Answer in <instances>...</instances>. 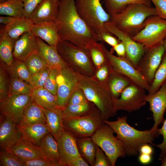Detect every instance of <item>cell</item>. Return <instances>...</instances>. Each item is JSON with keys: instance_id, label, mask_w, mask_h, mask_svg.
Listing matches in <instances>:
<instances>
[{"instance_id": "obj_58", "label": "cell", "mask_w": 166, "mask_h": 166, "mask_svg": "<svg viewBox=\"0 0 166 166\" xmlns=\"http://www.w3.org/2000/svg\"><path fill=\"white\" fill-rule=\"evenodd\" d=\"M160 160L161 166H166V156Z\"/></svg>"}, {"instance_id": "obj_7", "label": "cell", "mask_w": 166, "mask_h": 166, "mask_svg": "<svg viewBox=\"0 0 166 166\" xmlns=\"http://www.w3.org/2000/svg\"><path fill=\"white\" fill-rule=\"evenodd\" d=\"M113 130L107 124L102 122L91 136L93 140L109 158L112 166H115L117 159L126 155L123 143L114 135Z\"/></svg>"}, {"instance_id": "obj_31", "label": "cell", "mask_w": 166, "mask_h": 166, "mask_svg": "<svg viewBox=\"0 0 166 166\" xmlns=\"http://www.w3.org/2000/svg\"><path fill=\"white\" fill-rule=\"evenodd\" d=\"M31 96L32 101L43 108L49 109L59 106L56 95L44 87L33 90Z\"/></svg>"}, {"instance_id": "obj_27", "label": "cell", "mask_w": 166, "mask_h": 166, "mask_svg": "<svg viewBox=\"0 0 166 166\" xmlns=\"http://www.w3.org/2000/svg\"><path fill=\"white\" fill-rule=\"evenodd\" d=\"M39 146L45 153L47 160L55 166H63L58 153L57 142L50 132L42 138Z\"/></svg>"}, {"instance_id": "obj_20", "label": "cell", "mask_w": 166, "mask_h": 166, "mask_svg": "<svg viewBox=\"0 0 166 166\" xmlns=\"http://www.w3.org/2000/svg\"><path fill=\"white\" fill-rule=\"evenodd\" d=\"M35 53H38L36 37L31 32L24 33L15 42L13 53L14 58L25 61Z\"/></svg>"}, {"instance_id": "obj_17", "label": "cell", "mask_w": 166, "mask_h": 166, "mask_svg": "<svg viewBox=\"0 0 166 166\" xmlns=\"http://www.w3.org/2000/svg\"><path fill=\"white\" fill-rule=\"evenodd\" d=\"M75 137L65 130L56 140L58 153L63 166L81 156L78 150Z\"/></svg>"}, {"instance_id": "obj_41", "label": "cell", "mask_w": 166, "mask_h": 166, "mask_svg": "<svg viewBox=\"0 0 166 166\" xmlns=\"http://www.w3.org/2000/svg\"><path fill=\"white\" fill-rule=\"evenodd\" d=\"M9 75L7 66L1 61L0 62V101L9 95Z\"/></svg>"}, {"instance_id": "obj_45", "label": "cell", "mask_w": 166, "mask_h": 166, "mask_svg": "<svg viewBox=\"0 0 166 166\" xmlns=\"http://www.w3.org/2000/svg\"><path fill=\"white\" fill-rule=\"evenodd\" d=\"M58 71L56 69H50L44 86L45 89L55 95H56L57 89V77Z\"/></svg>"}, {"instance_id": "obj_28", "label": "cell", "mask_w": 166, "mask_h": 166, "mask_svg": "<svg viewBox=\"0 0 166 166\" xmlns=\"http://www.w3.org/2000/svg\"><path fill=\"white\" fill-rule=\"evenodd\" d=\"M36 123L46 124V120L43 108L32 101L25 110L18 124L24 125Z\"/></svg>"}, {"instance_id": "obj_10", "label": "cell", "mask_w": 166, "mask_h": 166, "mask_svg": "<svg viewBox=\"0 0 166 166\" xmlns=\"http://www.w3.org/2000/svg\"><path fill=\"white\" fill-rule=\"evenodd\" d=\"M145 90L134 82L132 83L123 91L118 98L114 97L117 111L131 113L139 110L147 102Z\"/></svg>"}, {"instance_id": "obj_42", "label": "cell", "mask_w": 166, "mask_h": 166, "mask_svg": "<svg viewBox=\"0 0 166 166\" xmlns=\"http://www.w3.org/2000/svg\"><path fill=\"white\" fill-rule=\"evenodd\" d=\"M50 68L47 67L32 75L29 83L33 90L44 87Z\"/></svg>"}, {"instance_id": "obj_46", "label": "cell", "mask_w": 166, "mask_h": 166, "mask_svg": "<svg viewBox=\"0 0 166 166\" xmlns=\"http://www.w3.org/2000/svg\"><path fill=\"white\" fill-rule=\"evenodd\" d=\"M88 101L83 91L78 86L69 97L67 105L83 104Z\"/></svg>"}, {"instance_id": "obj_36", "label": "cell", "mask_w": 166, "mask_h": 166, "mask_svg": "<svg viewBox=\"0 0 166 166\" xmlns=\"http://www.w3.org/2000/svg\"><path fill=\"white\" fill-rule=\"evenodd\" d=\"M0 14L17 18H23L24 8L21 0H7L0 3Z\"/></svg>"}, {"instance_id": "obj_15", "label": "cell", "mask_w": 166, "mask_h": 166, "mask_svg": "<svg viewBox=\"0 0 166 166\" xmlns=\"http://www.w3.org/2000/svg\"><path fill=\"white\" fill-rule=\"evenodd\" d=\"M165 53L163 44L147 50L137 66L136 69L150 84L153 80Z\"/></svg>"}, {"instance_id": "obj_52", "label": "cell", "mask_w": 166, "mask_h": 166, "mask_svg": "<svg viewBox=\"0 0 166 166\" xmlns=\"http://www.w3.org/2000/svg\"><path fill=\"white\" fill-rule=\"evenodd\" d=\"M101 39L102 42H105L112 47L120 42L119 39H117L109 32L104 34L102 36Z\"/></svg>"}, {"instance_id": "obj_47", "label": "cell", "mask_w": 166, "mask_h": 166, "mask_svg": "<svg viewBox=\"0 0 166 166\" xmlns=\"http://www.w3.org/2000/svg\"><path fill=\"white\" fill-rule=\"evenodd\" d=\"M163 123L162 126L157 129L158 135H161L163 136V141L161 143L159 144H152L160 149V153L159 156V160H160L166 156V118L164 119Z\"/></svg>"}, {"instance_id": "obj_38", "label": "cell", "mask_w": 166, "mask_h": 166, "mask_svg": "<svg viewBox=\"0 0 166 166\" xmlns=\"http://www.w3.org/2000/svg\"><path fill=\"white\" fill-rule=\"evenodd\" d=\"M9 94H18L31 95L33 89L30 84L19 78L9 74Z\"/></svg>"}, {"instance_id": "obj_23", "label": "cell", "mask_w": 166, "mask_h": 166, "mask_svg": "<svg viewBox=\"0 0 166 166\" xmlns=\"http://www.w3.org/2000/svg\"><path fill=\"white\" fill-rule=\"evenodd\" d=\"M31 31L35 37L40 38L49 45L57 46L60 41L56 22L34 24Z\"/></svg>"}, {"instance_id": "obj_16", "label": "cell", "mask_w": 166, "mask_h": 166, "mask_svg": "<svg viewBox=\"0 0 166 166\" xmlns=\"http://www.w3.org/2000/svg\"><path fill=\"white\" fill-rule=\"evenodd\" d=\"M146 100L149 103L150 109L153 115L154 124L151 128L157 132L159 125L164 120V115L166 110V83L154 94L146 95Z\"/></svg>"}, {"instance_id": "obj_59", "label": "cell", "mask_w": 166, "mask_h": 166, "mask_svg": "<svg viewBox=\"0 0 166 166\" xmlns=\"http://www.w3.org/2000/svg\"><path fill=\"white\" fill-rule=\"evenodd\" d=\"M163 45L165 53H166V38L164 41Z\"/></svg>"}, {"instance_id": "obj_61", "label": "cell", "mask_w": 166, "mask_h": 166, "mask_svg": "<svg viewBox=\"0 0 166 166\" xmlns=\"http://www.w3.org/2000/svg\"><path fill=\"white\" fill-rule=\"evenodd\" d=\"M58 0V1H60L61 0Z\"/></svg>"}, {"instance_id": "obj_57", "label": "cell", "mask_w": 166, "mask_h": 166, "mask_svg": "<svg viewBox=\"0 0 166 166\" xmlns=\"http://www.w3.org/2000/svg\"><path fill=\"white\" fill-rule=\"evenodd\" d=\"M18 18L9 16L0 17V23L5 25L12 22Z\"/></svg>"}, {"instance_id": "obj_18", "label": "cell", "mask_w": 166, "mask_h": 166, "mask_svg": "<svg viewBox=\"0 0 166 166\" xmlns=\"http://www.w3.org/2000/svg\"><path fill=\"white\" fill-rule=\"evenodd\" d=\"M59 1L43 0L32 13L29 18L35 24L56 22L59 11Z\"/></svg>"}, {"instance_id": "obj_33", "label": "cell", "mask_w": 166, "mask_h": 166, "mask_svg": "<svg viewBox=\"0 0 166 166\" xmlns=\"http://www.w3.org/2000/svg\"><path fill=\"white\" fill-rule=\"evenodd\" d=\"M97 108L94 104L89 101L83 104L68 105L63 110V119L86 115Z\"/></svg>"}, {"instance_id": "obj_11", "label": "cell", "mask_w": 166, "mask_h": 166, "mask_svg": "<svg viewBox=\"0 0 166 166\" xmlns=\"http://www.w3.org/2000/svg\"><path fill=\"white\" fill-rule=\"evenodd\" d=\"M105 50L107 59L114 71L124 75L134 83L148 91L150 84L126 57L115 56L105 47Z\"/></svg>"}, {"instance_id": "obj_50", "label": "cell", "mask_w": 166, "mask_h": 166, "mask_svg": "<svg viewBox=\"0 0 166 166\" xmlns=\"http://www.w3.org/2000/svg\"><path fill=\"white\" fill-rule=\"evenodd\" d=\"M19 159L23 166H55L52 163L44 158H37L29 159Z\"/></svg>"}, {"instance_id": "obj_44", "label": "cell", "mask_w": 166, "mask_h": 166, "mask_svg": "<svg viewBox=\"0 0 166 166\" xmlns=\"http://www.w3.org/2000/svg\"><path fill=\"white\" fill-rule=\"evenodd\" d=\"M113 70L108 60L96 69L93 77L98 81L107 84L109 76Z\"/></svg>"}, {"instance_id": "obj_2", "label": "cell", "mask_w": 166, "mask_h": 166, "mask_svg": "<svg viewBox=\"0 0 166 166\" xmlns=\"http://www.w3.org/2000/svg\"><path fill=\"white\" fill-rule=\"evenodd\" d=\"M126 116L119 117L115 121H104L103 122L109 125L116 134V137L125 147L126 155L135 156L138 155L141 147L144 144L151 143L158 135L151 128L149 130L140 131L131 126L127 122Z\"/></svg>"}, {"instance_id": "obj_5", "label": "cell", "mask_w": 166, "mask_h": 166, "mask_svg": "<svg viewBox=\"0 0 166 166\" xmlns=\"http://www.w3.org/2000/svg\"><path fill=\"white\" fill-rule=\"evenodd\" d=\"M57 47L61 57L76 73L93 77L96 69L87 46L60 40Z\"/></svg>"}, {"instance_id": "obj_48", "label": "cell", "mask_w": 166, "mask_h": 166, "mask_svg": "<svg viewBox=\"0 0 166 166\" xmlns=\"http://www.w3.org/2000/svg\"><path fill=\"white\" fill-rule=\"evenodd\" d=\"M94 166H112L109 158L97 145Z\"/></svg>"}, {"instance_id": "obj_39", "label": "cell", "mask_w": 166, "mask_h": 166, "mask_svg": "<svg viewBox=\"0 0 166 166\" xmlns=\"http://www.w3.org/2000/svg\"><path fill=\"white\" fill-rule=\"evenodd\" d=\"M9 74L29 82L31 75L24 61L14 59L10 65L7 66Z\"/></svg>"}, {"instance_id": "obj_29", "label": "cell", "mask_w": 166, "mask_h": 166, "mask_svg": "<svg viewBox=\"0 0 166 166\" xmlns=\"http://www.w3.org/2000/svg\"><path fill=\"white\" fill-rule=\"evenodd\" d=\"M132 82L126 76L113 70L109 76L107 84L112 96L118 98L123 91Z\"/></svg>"}, {"instance_id": "obj_24", "label": "cell", "mask_w": 166, "mask_h": 166, "mask_svg": "<svg viewBox=\"0 0 166 166\" xmlns=\"http://www.w3.org/2000/svg\"><path fill=\"white\" fill-rule=\"evenodd\" d=\"M42 108L45 114L46 124L50 132L56 141L65 130L63 124L64 108L59 106L49 109Z\"/></svg>"}, {"instance_id": "obj_8", "label": "cell", "mask_w": 166, "mask_h": 166, "mask_svg": "<svg viewBox=\"0 0 166 166\" xmlns=\"http://www.w3.org/2000/svg\"><path fill=\"white\" fill-rule=\"evenodd\" d=\"M166 38V19L157 15L148 17L144 28L132 37L136 42L143 45L145 51L163 44Z\"/></svg>"}, {"instance_id": "obj_53", "label": "cell", "mask_w": 166, "mask_h": 166, "mask_svg": "<svg viewBox=\"0 0 166 166\" xmlns=\"http://www.w3.org/2000/svg\"><path fill=\"white\" fill-rule=\"evenodd\" d=\"M113 49L115 51L118 57H126V48L124 44L121 42L120 41L117 45L113 47Z\"/></svg>"}, {"instance_id": "obj_56", "label": "cell", "mask_w": 166, "mask_h": 166, "mask_svg": "<svg viewBox=\"0 0 166 166\" xmlns=\"http://www.w3.org/2000/svg\"><path fill=\"white\" fill-rule=\"evenodd\" d=\"M153 152V149L152 147L148 144L142 145L140 147L139 153L150 155H152Z\"/></svg>"}, {"instance_id": "obj_54", "label": "cell", "mask_w": 166, "mask_h": 166, "mask_svg": "<svg viewBox=\"0 0 166 166\" xmlns=\"http://www.w3.org/2000/svg\"><path fill=\"white\" fill-rule=\"evenodd\" d=\"M68 166H89V164L85 161L81 156L79 157L69 163Z\"/></svg>"}, {"instance_id": "obj_9", "label": "cell", "mask_w": 166, "mask_h": 166, "mask_svg": "<svg viewBox=\"0 0 166 166\" xmlns=\"http://www.w3.org/2000/svg\"><path fill=\"white\" fill-rule=\"evenodd\" d=\"M103 122L100 111L97 108L90 114L63 119L64 129L76 138L90 137Z\"/></svg>"}, {"instance_id": "obj_30", "label": "cell", "mask_w": 166, "mask_h": 166, "mask_svg": "<svg viewBox=\"0 0 166 166\" xmlns=\"http://www.w3.org/2000/svg\"><path fill=\"white\" fill-rule=\"evenodd\" d=\"M33 24L30 18H18L10 23L5 25L4 28L8 35L17 41L24 33L31 32V28Z\"/></svg>"}, {"instance_id": "obj_12", "label": "cell", "mask_w": 166, "mask_h": 166, "mask_svg": "<svg viewBox=\"0 0 166 166\" xmlns=\"http://www.w3.org/2000/svg\"><path fill=\"white\" fill-rule=\"evenodd\" d=\"M32 101L30 96L10 94L0 101V111L2 116L19 124L24 112Z\"/></svg>"}, {"instance_id": "obj_34", "label": "cell", "mask_w": 166, "mask_h": 166, "mask_svg": "<svg viewBox=\"0 0 166 166\" xmlns=\"http://www.w3.org/2000/svg\"><path fill=\"white\" fill-rule=\"evenodd\" d=\"M106 11L110 15L118 13L128 5L133 3H140L151 6L150 0H105Z\"/></svg>"}, {"instance_id": "obj_22", "label": "cell", "mask_w": 166, "mask_h": 166, "mask_svg": "<svg viewBox=\"0 0 166 166\" xmlns=\"http://www.w3.org/2000/svg\"><path fill=\"white\" fill-rule=\"evenodd\" d=\"M8 150L20 159L42 158L47 159L45 153L39 146L35 145L22 136L17 142Z\"/></svg>"}, {"instance_id": "obj_21", "label": "cell", "mask_w": 166, "mask_h": 166, "mask_svg": "<svg viewBox=\"0 0 166 166\" xmlns=\"http://www.w3.org/2000/svg\"><path fill=\"white\" fill-rule=\"evenodd\" d=\"M3 117L0 124V147L1 150H8L17 142L21 136L16 124L10 119Z\"/></svg>"}, {"instance_id": "obj_13", "label": "cell", "mask_w": 166, "mask_h": 166, "mask_svg": "<svg viewBox=\"0 0 166 166\" xmlns=\"http://www.w3.org/2000/svg\"><path fill=\"white\" fill-rule=\"evenodd\" d=\"M56 96L58 106L64 108L73 91L78 86L77 73L68 65L58 71L57 77Z\"/></svg>"}, {"instance_id": "obj_4", "label": "cell", "mask_w": 166, "mask_h": 166, "mask_svg": "<svg viewBox=\"0 0 166 166\" xmlns=\"http://www.w3.org/2000/svg\"><path fill=\"white\" fill-rule=\"evenodd\" d=\"M156 15L155 7L140 3L128 5L121 12L110 15V21L132 37L144 27L146 19Z\"/></svg>"}, {"instance_id": "obj_6", "label": "cell", "mask_w": 166, "mask_h": 166, "mask_svg": "<svg viewBox=\"0 0 166 166\" xmlns=\"http://www.w3.org/2000/svg\"><path fill=\"white\" fill-rule=\"evenodd\" d=\"M75 3L79 16L101 40L102 35L108 32L104 25L110 21L111 16L103 7L101 0H75Z\"/></svg>"}, {"instance_id": "obj_40", "label": "cell", "mask_w": 166, "mask_h": 166, "mask_svg": "<svg viewBox=\"0 0 166 166\" xmlns=\"http://www.w3.org/2000/svg\"><path fill=\"white\" fill-rule=\"evenodd\" d=\"M24 61L31 76L45 68L49 67L46 62L38 53L31 55Z\"/></svg>"}, {"instance_id": "obj_51", "label": "cell", "mask_w": 166, "mask_h": 166, "mask_svg": "<svg viewBox=\"0 0 166 166\" xmlns=\"http://www.w3.org/2000/svg\"><path fill=\"white\" fill-rule=\"evenodd\" d=\"M154 5L156 15L166 19V0H150Z\"/></svg>"}, {"instance_id": "obj_25", "label": "cell", "mask_w": 166, "mask_h": 166, "mask_svg": "<svg viewBox=\"0 0 166 166\" xmlns=\"http://www.w3.org/2000/svg\"><path fill=\"white\" fill-rule=\"evenodd\" d=\"M16 125L22 136L38 146H39L42 138L50 132L45 124L36 123L24 125L18 124Z\"/></svg>"}, {"instance_id": "obj_37", "label": "cell", "mask_w": 166, "mask_h": 166, "mask_svg": "<svg viewBox=\"0 0 166 166\" xmlns=\"http://www.w3.org/2000/svg\"><path fill=\"white\" fill-rule=\"evenodd\" d=\"M166 83V53L164 54L161 63L156 70L153 80L150 85L148 95H152Z\"/></svg>"}, {"instance_id": "obj_3", "label": "cell", "mask_w": 166, "mask_h": 166, "mask_svg": "<svg viewBox=\"0 0 166 166\" xmlns=\"http://www.w3.org/2000/svg\"><path fill=\"white\" fill-rule=\"evenodd\" d=\"M77 74L78 86L83 91L88 100L93 103L100 111L103 121L115 116L117 111L114 97L107 84L101 83L93 77Z\"/></svg>"}, {"instance_id": "obj_26", "label": "cell", "mask_w": 166, "mask_h": 166, "mask_svg": "<svg viewBox=\"0 0 166 166\" xmlns=\"http://www.w3.org/2000/svg\"><path fill=\"white\" fill-rule=\"evenodd\" d=\"M16 41L7 34L4 26L0 30V58L7 66L10 65L14 58L13 53Z\"/></svg>"}, {"instance_id": "obj_1", "label": "cell", "mask_w": 166, "mask_h": 166, "mask_svg": "<svg viewBox=\"0 0 166 166\" xmlns=\"http://www.w3.org/2000/svg\"><path fill=\"white\" fill-rule=\"evenodd\" d=\"M56 22L61 41H68L84 46L92 42H102L77 13L75 0L59 1Z\"/></svg>"}, {"instance_id": "obj_35", "label": "cell", "mask_w": 166, "mask_h": 166, "mask_svg": "<svg viewBox=\"0 0 166 166\" xmlns=\"http://www.w3.org/2000/svg\"><path fill=\"white\" fill-rule=\"evenodd\" d=\"M105 46L99 42L94 41L87 45L96 70L108 61L105 50Z\"/></svg>"}, {"instance_id": "obj_32", "label": "cell", "mask_w": 166, "mask_h": 166, "mask_svg": "<svg viewBox=\"0 0 166 166\" xmlns=\"http://www.w3.org/2000/svg\"><path fill=\"white\" fill-rule=\"evenodd\" d=\"M77 147L83 156L91 166H94L97 145L90 137L76 138Z\"/></svg>"}, {"instance_id": "obj_43", "label": "cell", "mask_w": 166, "mask_h": 166, "mask_svg": "<svg viewBox=\"0 0 166 166\" xmlns=\"http://www.w3.org/2000/svg\"><path fill=\"white\" fill-rule=\"evenodd\" d=\"M0 161L2 166H23L19 158L8 149L1 151Z\"/></svg>"}, {"instance_id": "obj_60", "label": "cell", "mask_w": 166, "mask_h": 166, "mask_svg": "<svg viewBox=\"0 0 166 166\" xmlns=\"http://www.w3.org/2000/svg\"><path fill=\"white\" fill-rule=\"evenodd\" d=\"M7 0H0V3L5 2Z\"/></svg>"}, {"instance_id": "obj_14", "label": "cell", "mask_w": 166, "mask_h": 166, "mask_svg": "<svg viewBox=\"0 0 166 166\" xmlns=\"http://www.w3.org/2000/svg\"><path fill=\"white\" fill-rule=\"evenodd\" d=\"M104 26L108 32L115 36L123 43L126 48V57L136 68L145 52L143 45L134 40L131 37L119 30L110 21L106 22Z\"/></svg>"}, {"instance_id": "obj_19", "label": "cell", "mask_w": 166, "mask_h": 166, "mask_svg": "<svg viewBox=\"0 0 166 166\" xmlns=\"http://www.w3.org/2000/svg\"><path fill=\"white\" fill-rule=\"evenodd\" d=\"M38 54L46 62L50 69L58 71L69 65L61 57L57 46L46 43L40 38L36 37Z\"/></svg>"}, {"instance_id": "obj_55", "label": "cell", "mask_w": 166, "mask_h": 166, "mask_svg": "<svg viewBox=\"0 0 166 166\" xmlns=\"http://www.w3.org/2000/svg\"><path fill=\"white\" fill-rule=\"evenodd\" d=\"M152 160V155L140 153L138 157L139 162L143 165H147L151 162Z\"/></svg>"}, {"instance_id": "obj_49", "label": "cell", "mask_w": 166, "mask_h": 166, "mask_svg": "<svg viewBox=\"0 0 166 166\" xmlns=\"http://www.w3.org/2000/svg\"><path fill=\"white\" fill-rule=\"evenodd\" d=\"M23 5L24 17L29 18L32 13L43 0H21Z\"/></svg>"}]
</instances>
